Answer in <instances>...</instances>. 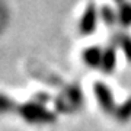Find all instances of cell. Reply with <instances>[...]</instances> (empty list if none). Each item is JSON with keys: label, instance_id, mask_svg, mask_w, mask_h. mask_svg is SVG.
Returning <instances> with one entry per match:
<instances>
[{"label": "cell", "instance_id": "obj_1", "mask_svg": "<svg viewBox=\"0 0 131 131\" xmlns=\"http://www.w3.org/2000/svg\"><path fill=\"white\" fill-rule=\"evenodd\" d=\"M95 26H96V10H95L93 6H89L88 10L84 12L83 18H82L80 29H82L84 34H89L95 29Z\"/></svg>", "mask_w": 131, "mask_h": 131}, {"label": "cell", "instance_id": "obj_2", "mask_svg": "<svg viewBox=\"0 0 131 131\" xmlns=\"http://www.w3.org/2000/svg\"><path fill=\"white\" fill-rule=\"evenodd\" d=\"M84 60L89 66H98L102 63V52L98 48H90L84 52Z\"/></svg>", "mask_w": 131, "mask_h": 131}, {"label": "cell", "instance_id": "obj_3", "mask_svg": "<svg viewBox=\"0 0 131 131\" xmlns=\"http://www.w3.org/2000/svg\"><path fill=\"white\" fill-rule=\"evenodd\" d=\"M115 64V56H114L112 50H106L102 54V67L105 69L103 71H111Z\"/></svg>", "mask_w": 131, "mask_h": 131}, {"label": "cell", "instance_id": "obj_4", "mask_svg": "<svg viewBox=\"0 0 131 131\" xmlns=\"http://www.w3.org/2000/svg\"><path fill=\"white\" fill-rule=\"evenodd\" d=\"M118 19H119V22L122 25H131V5H124L119 10V13H118Z\"/></svg>", "mask_w": 131, "mask_h": 131}, {"label": "cell", "instance_id": "obj_5", "mask_svg": "<svg viewBox=\"0 0 131 131\" xmlns=\"http://www.w3.org/2000/svg\"><path fill=\"white\" fill-rule=\"evenodd\" d=\"M114 18H115V15L112 13V10L109 9V7H105V9H103V19L108 20V22H112Z\"/></svg>", "mask_w": 131, "mask_h": 131}, {"label": "cell", "instance_id": "obj_6", "mask_svg": "<svg viewBox=\"0 0 131 131\" xmlns=\"http://www.w3.org/2000/svg\"><path fill=\"white\" fill-rule=\"evenodd\" d=\"M118 2H119V0H118Z\"/></svg>", "mask_w": 131, "mask_h": 131}]
</instances>
